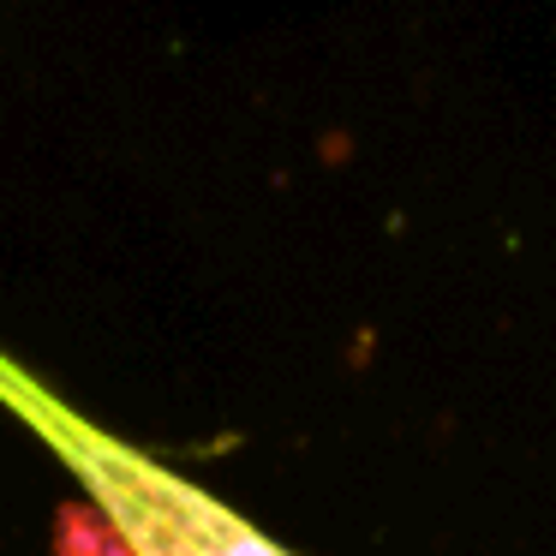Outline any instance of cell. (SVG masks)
I'll use <instances>...</instances> for the list:
<instances>
[{
  "instance_id": "cell-1",
  "label": "cell",
  "mask_w": 556,
  "mask_h": 556,
  "mask_svg": "<svg viewBox=\"0 0 556 556\" xmlns=\"http://www.w3.org/2000/svg\"><path fill=\"white\" fill-rule=\"evenodd\" d=\"M0 413L25 425L54 455V467L85 491L90 515L121 544V556H293L233 503H222L150 448L102 431L90 413H78L7 353H0Z\"/></svg>"
}]
</instances>
